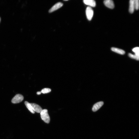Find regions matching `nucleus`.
Instances as JSON below:
<instances>
[{
  "label": "nucleus",
  "mask_w": 139,
  "mask_h": 139,
  "mask_svg": "<svg viewBox=\"0 0 139 139\" xmlns=\"http://www.w3.org/2000/svg\"><path fill=\"white\" fill-rule=\"evenodd\" d=\"M40 113L42 119L45 123H49L50 121V118L48 114L47 110L46 109L42 110Z\"/></svg>",
  "instance_id": "obj_1"
},
{
  "label": "nucleus",
  "mask_w": 139,
  "mask_h": 139,
  "mask_svg": "<svg viewBox=\"0 0 139 139\" xmlns=\"http://www.w3.org/2000/svg\"><path fill=\"white\" fill-rule=\"evenodd\" d=\"M23 96L20 94L16 95L12 99L11 102L13 104H17L21 102L24 100Z\"/></svg>",
  "instance_id": "obj_2"
},
{
  "label": "nucleus",
  "mask_w": 139,
  "mask_h": 139,
  "mask_svg": "<svg viewBox=\"0 0 139 139\" xmlns=\"http://www.w3.org/2000/svg\"><path fill=\"white\" fill-rule=\"evenodd\" d=\"M86 14L87 19L89 21L91 20L93 14V11L91 7H87L86 10Z\"/></svg>",
  "instance_id": "obj_3"
},
{
  "label": "nucleus",
  "mask_w": 139,
  "mask_h": 139,
  "mask_svg": "<svg viewBox=\"0 0 139 139\" xmlns=\"http://www.w3.org/2000/svg\"><path fill=\"white\" fill-rule=\"evenodd\" d=\"M63 5L62 3L59 2L57 3L51 8L49 11V13H52L61 8Z\"/></svg>",
  "instance_id": "obj_4"
},
{
  "label": "nucleus",
  "mask_w": 139,
  "mask_h": 139,
  "mask_svg": "<svg viewBox=\"0 0 139 139\" xmlns=\"http://www.w3.org/2000/svg\"><path fill=\"white\" fill-rule=\"evenodd\" d=\"M34 111L37 113H40L42 110L41 107L35 103H30Z\"/></svg>",
  "instance_id": "obj_5"
},
{
  "label": "nucleus",
  "mask_w": 139,
  "mask_h": 139,
  "mask_svg": "<svg viewBox=\"0 0 139 139\" xmlns=\"http://www.w3.org/2000/svg\"><path fill=\"white\" fill-rule=\"evenodd\" d=\"M104 3L105 5L109 8L113 9L114 7V2L112 0H105Z\"/></svg>",
  "instance_id": "obj_6"
},
{
  "label": "nucleus",
  "mask_w": 139,
  "mask_h": 139,
  "mask_svg": "<svg viewBox=\"0 0 139 139\" xmlns=\"http://www.w3.org/2000/svg\"><path fill=\"white\" fill-rule=\"evenodd\" d=\"M104 102L103 101L99 102L96 103L93 106L92 108V110L93 112H96L103 105Z\"/></svg>",
  "instance_id": "obj_7"
},
{
  "label": "nucleus",
  "mask_w": 139,
  "mask_h": 139,
  "mask_svg": "<svg viewBox=\"0 0 139 139\" xmlns=\"http://www.w3.org/2000/svg\"><path fill=\"white\" fill-rule=\"evenodd\" d=\"M83 2L85 4L92 7H95L96 5V2L93 0H84Z\"/></svg>",
  "instance_id": "obj_8"
},
{
  "label": "nucleus",
  "mask_w": 139,
  "mask_h": 139,
  "mask_svg": "<svg viewBox=\"0 0 139 139\" xmlns=\"http://www.w3.org/2000/svg\"><path fill=\"white\" fill-rule=\"evenodd\" d=\"M129 11L131 13H134L135 9L134 0H131L129 2Z\"/></svg>",
  "instance_id": "obj_9"
},
{
  "label": "nucleus",
  "mask_w": 139,
  "mask_h": 139,
  "mask_svg": "<svg viewBox=\"0 0 139 139\" xmlns=\"http://www.w3.org/2000/svg\"><path fill=\"white\" fill-rule=\"evenodd\" d=\"M111 50L121 55H124L125 53V52L124 51L118 48L112 47Z\"/></svg>",
  "instance_id": "obj_10"
},
{
  "label": "nucleus",
  "mask_w": 139,
  "mask_h": 139,
  "mask_svg": "<svg viewBox=\"0 0 139 139\" xmlns=\"http://www.w3.org/2000/svg\"><path fill=\"white\" fill-rule=\"evenodd\" d=\"M25 104L27 108L29 110V111L33 114H34L35 112L34 111L32 107L31 106L30 104L27 101H25Z\"/></svg>",
  "instance_id": "obj_11"
},
{
  "label": "nucleus",
  "mask_w": 139,
  "mask_h": 139,
  "mask_svg": "<svg viewBox=\"0 0 139 139\" xmlns=\"http://www.w3.org/2000/svg\"><path fill=\"white\" fill-rule=\"evenodd\" d=\"M135 53V55L139 57V47H135L132 50Z\"/></svg>",
  "instance_id": "obj_12"
},
{
  "label": "nucleus",
  "mask_w": 139,
  "mask_h": 139,
  "mask_svg": "<svg viewBox=\"0 0 139 139\" xmlns=\"http://www.w3.org/2000/svg\"><path fill=\"white\" fill-rule=\"evenodd\" d=\"M51 91V89H50L46 88H44L42 89L41 92L42 93H43V94H45V93H49Z\"/></svg>",
  "instance_id": "obj_13"
},
{
  "label": "nucleus",
  "mask_w": 139,
  "mask_h": 139,
  "mask_svg": "<svg viewBox=\"0 0 139 139\" xmlns=\"http://www.w3.org/2000/svg\"><path fill=\"white\" fill-rule=\"evenodd\" d=\"M128 56L129 57L132 59H136V60L138 61L139 59V57L136 56L135 55L132 54L131 53H129Z\"/></svg>",
  "instance_id": "obj_14"
},
{
  "label": "nucleus",
  "mask_w": 139,
  "mask_h": 139,
  "mask_svg": "<svg viewBox=\"0 0 139 139\" xmlns=\"http://www.w3.org/2000/svg\"><path fill=\"white\" fill-rule=\"evenodd\" d=\"M135 9L138 10L139 8V1L138 0H134Z\"/></svg>",
  "instance_id": "obj_15"
},
{
  "label": "nucleus",
  "mask_w": 139,
  "mask_h": 139,
  "mask_svg": "<svg viewBox=\"0 0 139 139\" xmlns=\"http://www.w3.org/2000/svg\"><path fill=\"white\" fill-rule=\"evenodd\" d=\"M41 92H37V94L38 95H40L41 93Z\"/></svg>",
  "instance_id": "obj_16"
},
{
  "label": "nucleus",
  "mask_w": 139,
  "mask_h": 139,
  "mask_svg": "<svg viewBox=\"0 0 139 139\" xmlns=\"http://www.w3.org/2000/svg\"><path fill=\"white\" fill-rule=\"evenodd\" d=\"M1 21V18H0V22Z\"/></svg>",
  "instance_id": "obj_17"
}]
</instances>
